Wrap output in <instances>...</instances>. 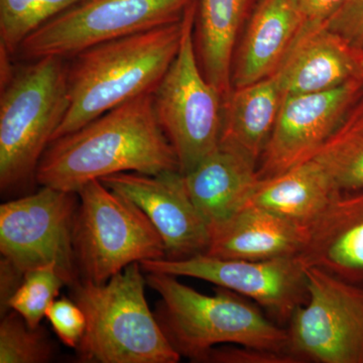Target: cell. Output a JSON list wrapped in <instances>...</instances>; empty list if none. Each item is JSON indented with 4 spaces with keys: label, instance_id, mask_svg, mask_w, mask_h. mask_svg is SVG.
I'll use <instances>...</instances> for the list:
<instances>
[{
    "label": "cell",
    "instance_id": "1",
    "mask_svg": "<svg viewBox=\"0 0 363 363\" xmlns=\"http://www.w3.org/2000/svg\"><path fill=\"white\" fill-rule=\"evenodd\" d=\"M180 171L178 157L157 121L152 94L107 111L50 143L38 167L39 185L77 193L114 174L157 175Z\"/></svg>",
    "mask_w": 363,
    "mask_h": 363
},
{
    "label": "cell",
    "instance_id": "2",
    "mask_svg": "<svg viewBox=\"0 0 363 363\" xmlns=\"http://www.w3.org/2000/svg\"><path fill=\"white\" fill-rule=\"evenodd\" d=\"M182 35L183 18L67 59L69 107L52 142L119 105L154 93L178 54Z\"/></svg>",
    "mask_w": 363,
    "mask_h": 363
},
{
    "label": "cell",
    "instance_id": "3",
    "mask_svg": "<svg viewBox=\"0 0 363 363\" xmlns=\"http://www.w3.org/2000/svg\"><path fill=\"white\" fill-rule=\"evenodd\" d=\"M143 272L140 262H133L106 283L79 279L71 286V298L86 317L84 335L76 348L80 362H180V353L147 305Z\"/></svg>",
    "mask_w": 363,
    "mask_h": 363
},
{
    "label": "cell",
    "instance_id": "4",
    "mask_svg": "<svg viewBox=\"0 0 363 363\" xmlns=\"http://www.w3.org/2000/svg\"><path fill=\"white\" fill-rule=\"evenodd\" d=\"M145 279L161 296L155 315L181 357L201 362L220 344L290 352L286 329L230 291L220 288L216 295H204L161 272H147Z\"/></svg>",
    "mask_w": 363,
    "mask_h": 363
},
{
    "label": "cell",
    "instance_id": "5",
    "mask_svg": "<svg viewBox=\"0 0 363 363\" xmlns=\"http://www.w3.org/2000/svg\"><path fill=\"white\" fill-rule=\"evenodd\" d=\"M0 190L35 182L38 167L69 107L67 62H21L0 85Z\"/></svg>",
    "mask_w": 363,
    "mask_h": 363
},
{
    "label": "cell",
    "instance_id": "6",
    "mask_svg": "<svg viewBox=\"0 0 363 363\" xmlns=\"http://www.w3.org/2000/svg\"><path fill=\"white\" fill-rule=\"evenodd\" d=\"M77 194L74 248L83 279L104 284L133 262L166 259L161 236L130 200L100 180Z\"/></svg>",
    "mask_w": 363,
    "mask_h": 363
},
{
    "label": "cell",
    "instance_id": "7",
    "mask_svg": "<svg viewBox=\"0 0 363 363\" xmlns=\"http://www.w3.org/2000/svg\"><path fill=\"white\" fill-rule=\"evenodd\" d=\"M196 13L197 0L184 14L178 54L152 93L157 121L183 175L218 147L223 124V97L205 77L196 54Z\"/></svg>",
    "mask_w": 363,
    "mask_h": 363
},
{
    "label": "cell",
    "instance_id": "8",
    "mask_svg": "<svg viewBox=\"0 0 363 363\" xmlns=\"http://www.w3.org/2000/svg\"><path fill=\"white\" fill-rule=\"evenodd\" d=\"M195 0H81L28 35L13 59H69L93 45L177 23Z\"/></svg>",
    "mask_w": 363,
    "mask_h": 363
},
{
    "label": "cell",
    "instance_id": "9",
    "mask_svg": "<svg viewBox=\"0 0 363 363\" xmlns=\"http://www.w3.org/2000/svg\"><path fill=\"white\" fill-rule=\"evenodd\" d=\"M77 193L43 186L33 194L0 206V252L25 276L56 264L67 286L79 279L74 228Z\"/></svg>",
    "mask_w": 363,
    "mask_h": 363
},
{
    "label": "cell",
    "instance_id": "10",
    "mask_svg": "<svg viewBox=\"0 0 363 363\" xmlns=\"http://www.w3.org/2000/svg\"><path fill=\"white\" fill-rule=\"evenodd\" d=\"M308 300L286 328L289 350L305 362L363 363V288L306 267Z\"/></svg>",
    "mask_w": 363,
    "mask_h": 363
},
{
    "label": "cell",
    "instance_id": "11",
    "mask_svg": "<svg viewBox=\"0 0 363 363\" xmlns=\"http://www.w3.org/2000/svg\"><path fill=\"white\" fill-rule=\"evenodd\" d=\"M140 266L145 272L202 279L245 296L281 323H288L294 312L308 300L306 267L298 257L247 260L201 253L179 260H147Z\"/></svg>",
    "mask_w": 363,
    "mask_h": 363
},
{
    "label": "cell",
    "instance_id": "12",
    "mask_svg": "<svg viewBox=\"0 0 363 363\" xmlns=\"http://www.w3.org/2000/svg\"><path fill=\"white\" fill-rule=\"evenodd\" d=\"M363 92V78L323 92L286 95L257 166V179L288 171L314 156Z\"/></svg>",
    "mask_w": 363,
    "mask_h": 363
},
{
    "label": "cell",
    "instance_id": "13",
    "mask_svg": "<svg viewBox=\"0 0 363 363\" xmlns=\"http://www.w3.org/2000/svg\"><path fill=\"white\" fill-rule=\"evenodd\" d=\"M100 181L142 210L161 236L167 259L207 252L211 231L189 194L180 171L157 175L126 172Z\"/></svg>",
    "mask_w": 363,
    "mask_h": 363
},
{
    "label": "cell",
    "instance_id": "14",
    "mask_svg": "<svg viewBox=\"0 0 363 363\" xmlns=\"http://www.w3.org/2000/svg\"><path fill=\"white\" fill-rule=\"evenodd\" d=\"M274 75L285 96L334 89L363 78L362 50L326 23L306 21Z\"/></svg>",
    "mask_w": 363,
    "mask_h": 363
},
{
    "label": "cell",
    "instance_id": "15",
    "mask_svg": "<svg viewBox=\"0 0 363 363\" xmlns=\"http://www.w3.org/2000/svg\"><path fill=\"white\" fill-rule=\"evenodd\" d=\"M305 23L297 0H259L234 50L233 90L276 73Z\"/></svg>",
    "mask_w": 363,
    "mask_h": 363
},
{
    "label": "cell",
    "instance_id": "16",
    "mask_svg": "<svg viewBox=\"0 0 363 363\" xmlns=\"http://www.w3.org/2000/svg\"><path fill=\"white\" fill-rule=\"evenodd\" d=\"M298 259L363 288V192L339 195L308 227Z\"/></svg>",
    "mask_w": 363,
    "mask_h": 363
},
{
    "label": "cell",
    "instance_id": "17",
    "mask_svg": "<svg viewBox=\"0 0 363 363\" xmlns=\"http://www.w3.org/2000/svg\"><path fill=\"white\" fill-rule=\"evenodd\" d=\"M308 227L257 206L240 208L211 230L207 255L222 259L269 260L304 250Z\"/></svg>",
    "mask_w": 363,
    "mask_h": 363
},
{
    "label": "cell",
    "instance_id": "18",
    "mask_svg": "<svg viewBox=\"0 0 363 363\" xmlns=\"http://www.w3.org/2000/svg\"><path fill=\"white\" fill-rule=\"evenodd\" d=\"M257 164L225 143L184 175L186 187L210 231L230 218L245 204L257 180Z\"/></svg>",
    "mask_w": 363,
    "mask_h": 363
},
{
    "label": "cell",
    "instance_id": "19",
    "mask_svg": "<svg viewBox=\"0 0 363 363\" xmlns=\"http://www.w3.org/2000/svg\"><path fill=\"white\" fill-rule=\"evenodd\" d=\"M339 195L328 174L310 159L279 175L257 179L242 207L264 208L309 227Z\"/></svg>",
    "mask_w": 363,
    "mask_h": 363
},
{
    "label": "cell",
    "instance_id": "20",
    "mask_svg": "<svg viewBox=\"0 0 363 363\" xmlns=\"http://www.w3.org/2000/svg\"><path fill=\"white\" fill-rule=\"evenodd\" d=\"M259 0H197L196 54L207 80L223 104L233 92L231 65L241 32Z\"/></svg>",
    "mask_w": 363,
    "mask_h": 363
},
{
    "label": "cell",
    "instance_id": "21",
    "mask_svg": "<svg viewBox=\"0 0 363 363\" xmlns=\"http://www.w3.org/2000/svg\"><path fill=\"white\" fill-rule=\"evenodd\" d=\"M284 98L285 94L274 74L233 89L223 104L220 143L240 150L259 164Z\"/></svg>",
    "mask_w": 363,
    "mask_h": 363
},
{
    "label": "cell",
    "instance_id": "22",
    "mask_svg": "<svg viewBox=\"0 0 363 363\" xmlns=\"http://www.w3.org/2000/svg\"><path fill=\"white\" fill-rule=\"evenodd\" d=\"M311 159L328 174L340 194L363 192V92Z\"/></svg>",
    "mask_w": 363,
    "mask_h": 363
},
{
    "label": "cell",
    "instance_id": "23",
    "mask_svg": "<svg viewBox=\"0 0 363 363\" xmlns=\"http://www.w3.org/2000/svg\"><path fill=\"white\" fill-rule=\"evenodd\" d=\"M81 0H0V47L11 56L23 40Z\"/></svg>",
    "mask_w": 363,
    "mask_h": 363
},
{
    "label": "cell",
    "instance_id": "24",
    "mask_svg": "<svg viewBox=\"0 0 363 363\" xmlns=\"http://www.w3.org/2000/svg\"><path fill=\"white\" fill-rule=\"evenodd\" d=\"M64 286H67L66 281L56 264L30 269L9 300V310L18 312L28 326L38 328Z\"/></svg>",
    "mask_w": 363,
    "mask_h": 363
},
{
    "label": "cell",
    "instance_id": "25",
    "mask_svg": "<svg viewBox=\"0 0 363 363\" xmlns=\"http://www.w3.org/2000/svg\"><path fill=\"white\" fill-rule=\"evenodd\" d=\"M52 355V344L40 326H28L13 310L1 317L0 363H45Z\"/></svg>",
    "mask_w": 363,
    "mask_h": 363
},
{
    "label": "cell",
    "instance_id": "26",
    "mask_svg": "<svg viewBox=\"0 0 363 363\" xmlns=\"http://www.w3.org/2000/svg\"><path fill=\"white\" fill-rule=\"evenodd\" d=\"M60 341L71 348H77L86 329L84 312L72 298H56L45 314Z\"/></svg>",
    "mask_w": 363,
    "mask_h": 363
},
{
    "label": "cell",
    "instance_id": "27",
    "mask_svg": "<svg viewBox=\"0 0 363 363\" xmlns=\"http://www.w3.org/2000/svg\"><path fill=\"white\" fill-rule=\"evenodd\" d=\"M201 362L212 363H303L302 358L288 352L238 345L212 348Z\"/></svg>",
    "mask_w": 363,
    "mask_h": 363
},
{
    "label": "cell",
    "instance_id": "28",
    "mask_svg": "<svg viewBox=\"0 0 363 363\" xmlns=\"http://www.w3.org/2000/svg\"><path fill=\"white\" fill-rule=\"evenodd\" d=\"M325 23L332 32L360 49L363 45V0H346Z\"/></svg>",
    "mask_w": 363,
    "mask_h": 363
},
{
    "label": "cell",
    "instance_id": "29",
    "mask_svg": "<svg viewBox=\"0 0 363 363\" xmlns=\"http://www.w3.org/2000/svg\"><path fill=\"white\" fill-rule=\"evenodd\" d=\"M23 274H21L9 260L1 257L0 260V310L1 317L9 312V303L21 283Z\"/></svg>",
    "mask_w": 363,
    "mask_h": 363
},
{
    "label": "cell",
    "instance_id": "30",
    "mask_svg": "<svg viewBox=\"0 0 363 363\" xmlns=\"http://www.w3.org/2000/svg\"><path fill=\"white\" fill-rule=\"evenodd\" d=\"M306 21L326 23L346 0H297Z\"/></svg>",
    "mask_w": 363,
    "mask_h": 363
},
{
    "label": "cell",
    "instance_id": "31",
    "mask_svg": "<svg viewBox=\"0 0 363 363\" xmlns=\"http://www.w3.org/2000/svg\"><path fill=\"white\" fill-rule=\"evenodd\" d=\"M360 50H362V67H363V45H362V48H360Z\"/></svg>",
    "mask_w": 363,
    "mask_h": 363
}]
</instances>
